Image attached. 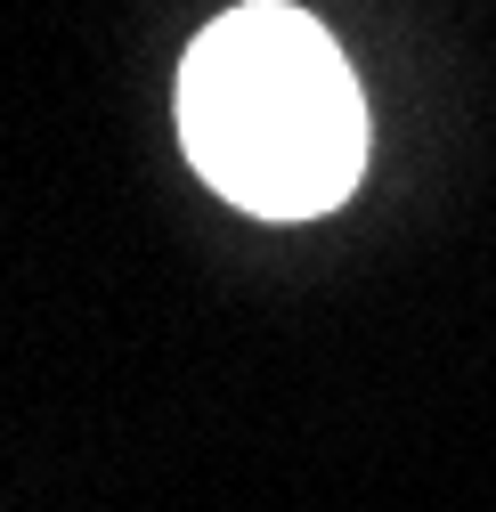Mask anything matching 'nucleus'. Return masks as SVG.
Wrapping results in <instances>:
<instances>
[{"mask_svg": "<svg viewBox=\"0 0 496 512\" xmlns=\"http://www.w3.org/2000/svg\"><path fill=\"white\" fill-rule=\"evenodd\" d=\"M179 147L236 212L318 220L366 171V98L309 9L244 0L179 57Z\"/></svg>", "mask_w": 496, "mask_h": 512, "instance_id": "obj_1", "label": "nucleus"}]
</instances>
